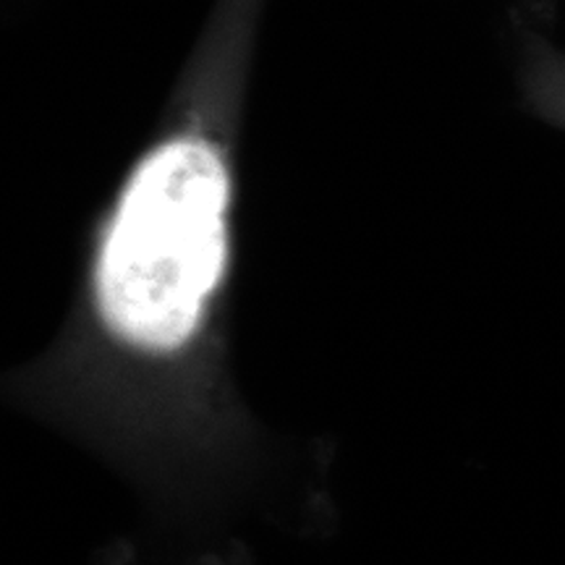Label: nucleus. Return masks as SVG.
<instances>
[{"mask_svg":"<svg viewBox=\"0 0 565 565\" xmlns=\"http://www.w3.org/2000/svg\"><path fill=\"white\" fill-rule=\"evenodd\" d=\"M228 210V166L207 139H168L134 168L95 273L103 320L121 341L173 351L194 335L223 280Z\"/></svg>","mask_w":565,"mask_h":565,"instance_id":"nucleus-1","label":"nucleus"}]
</instances>
